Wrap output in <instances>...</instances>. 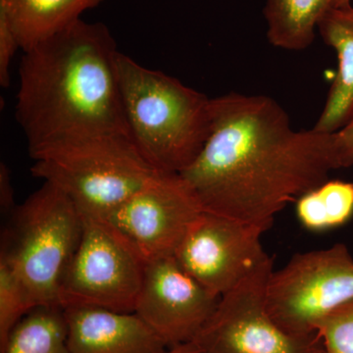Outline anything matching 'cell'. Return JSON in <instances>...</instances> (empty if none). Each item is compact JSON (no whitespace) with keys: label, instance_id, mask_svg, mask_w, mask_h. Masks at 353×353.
Instances as JSON below:
<instances>
[{"label":"cell","instance_id":"obj_6","mask_svg":"<svg viewBox=\"0 0 353 353\" xmlns=\"http://www.w3.org/2000/svg\"><path fill=\"white\" fill-rule=\"evenodd\" d=\"M352 301L353 257L343 243L296 253L267 282L269 313L296 336H314L322 320Z\"/></svg>","mask_w":353,"mask_h":353},{"label":"cell","instance_id":"obj_13","mask_svg":"<svg viewBox=\"0 0 353 353\" xmlns=\"http://www.w3.org/2000/svg\"><path fill=\"white\" fill-rule=\"evenodd\" d=\"M323 41L333 48L338 69L314 129L334 132L353 117V4L328 7L318 21Z\"/></svg>","mask_w":353,"mask_h":353},{"label":"cell","instance_id":"obj_22","mask_svg":"<svg viewBox=\"0 0 353 353\" xmlns=\"http://www.w3.org/2000/svg\"><path fill=\"white\" fill-rule=\"evenodd\" d=\"M339 143H340L341 150L345 154L348 165H353V117L345 127L336 131Z\"/></svg>","mask_w":353,"mask_h":353},{"label":"cell","instance_id":"obj_21","mask_svg":"<svg viewBox=\"0 0 353 353\" xmlns=\"http://www.w3.org/2000/svg\"><path fill=\"white\" fill-rule=\"evenodd\" d=\"M0 203L2 209L6 211L10 210L14 205V192L10 172L4 163L0 165Z\"/></svg>","mask_w":353,"mask_h":353},{"label":"cell","instance_id":"obj_2","mask_svg":"<svg viewBox=\"0 0 353 353\" xmlns=\"http://www.w3.org/2000/svg\"><path fill=\"white\" fill-rule=\"evenodd\" d=\"M118 52L108 26L82 18L24 52L16 119L30 157L94 137H131L121 101Z\"/></svg>","mask_w":353,"mask_h":353},{"label":"cell","instance_id":"obj_24","mask_svg":"<svg viewBox=\"0 0 353 353\" xmlns=\"http://www.w3.org/2000/svg\"><path fill=\"white\" fill-rule=\"evenodd\" d=\"M352 4V0H327V8L328 7H343Z\"/></svg>","mask_w":353,"mask_h":353},{"label":"cell","instance_id":"obj_8","mask_svg":"<svg viewBox=\"0 0 353 353\" xmlns=\"http://www.w3.org/2000/svg\"><path fill=\"white\" fill-rule=\"evenodd\" d=\"M269 257L233 290L192 343L203 353H324L317 334L288 333L269 313L266 287L273 271Z\"/></svg>","mask_w":353,"mask_h":353},{"label":"cell","instance_id":"obj_10","mask_svg":"<svg viewBox=\"0 0 353 353\" xmlns=\"http://www.w3.org/2000/svg\"><path fill=\"white\" fill-rule=\"evenodd\" d=\"M265 232L263 228L203 210L174 256L197 282L221 297L270 257L261 245Z\"/></svg>","mask_w":353,"mask_h":353},{"label":"cell","instance_id":"obj_5","mask_svg":"<svg viewBox=\"0 0 353 353\" xmlns=\"http://www.w3.org/2000/svg\"><path fill=\"white\" fill-rule=\"evenodd\" d=\"M82 233V213L51 183L13 209L0 256L17 274L32 307H60V287Z\"/></svg>","mask_w":353,"mask_h":353},{"label":"cell","instance_id":"obj_4","mask_svg":"<svg viewBox=\"0 0 353 353\" xmlns=\"http://www.w3.org/2000/svg\"><path fill=\"white\" fill-rule=\"evenodd\" d=\"M32 175L51 183L83 215L103 218L161 172L130 136L108 134L32 155Z\"/></svg>","mask_w":353,"mask_h":353},{"label":"cell","instance_id":"obj_3","mask_svg":"<svg viewBox=\"0 0 353 353\" xmlns=\"http://www.w3.org/2000/svg\"><path fill=\"white\" fill-rule=\"evenodd\" d=\"M125 119L139 152L158 171L181 174L205 145L211 99L174 77L116 57Z\"/></svg>","mask_w":353,"mask_h":353},{"label":"cell","instance_id":"obj_12","mask_svg":"<svg viewBox=\"0 0 353 353\" xmlns=\"http://www.w3.org/2000/svg\"><path fill=\"white\" fill-rule=\"evenodd\" d=\"M62 309L71 353H164L169 350L134 312L90 306Z\"/></svg>","mask_w":353,"mask_h":353},{"label":"cell","instance_id":"obj_19","mask_svg":"<svg viewBox=\"0 0 353 353\" xmlns=\"http://www.w3.org/2000/svg\"><path fill=\"white\" fill-rule=\"evenodd\" d=\"M316 334L324 353H353V301L322 320Z\"/></svg>","mask_w":353,"mask_h":353},{"label":"cell","instance_id":"obj_7","mask_svg":"<svg viewBox=\"0 0 353 353\" xmlns=\"http://www.w3.org/2000/svg\"><path fill=\"white\" fill-rule=\"evenodd\" d=\"M82 215V238L62 280L60 307L134 312L145 260L108 223Z\"/></svg>","mask_w":353,"mask_h":353},{"label":"cell","instance_id":"obj_16","mask_svg":"<svg viewBox=\"0 0 353 353\" xmlns=\"http://www.w3.org/2000/svg\"><path fill=\"white\" fill-rule=\"evenodd\" d=\"M297 219L311 232L340 228L353 217V183L328 180L296 201Z\"/></svg>","mask_w":353,"mask_h":353},{"label":"cell","instance_id":"obj_9","mask_svg":"<svg viewBox=\"0 0 353 353\" xmlns=\"http://www.w3.org/2000/svg\"><path fill=\"white\" fill-rule=\"evenodd\" d=\"M202 211L196 194L180 174L161 172L99 219L148 262L174 256Z\"/></svg>","mask_w":353,"mask_h":353},{"label":"cell","instance_id":"obj_14","mask_svg":"<svg viewBox=\"0 0 353 353\" xmlns=\"http://www.w3.org/2000/svg\"><path fill=\"white\" fill-rule=\"evenodd\" d=\"M103 0H0L24 52L57 36Z\"/></svg>","mask_w":353,"mask_h":353},{"label":"cell","instance_id":"obj_20","mask_svg":"<svg viewBox=\"0 0 353 353\" xmlns=\"http://www.w3.org/2000/svg\"><path fill=\"white\" fill-rule=\"evenodd\" d=\"M20 44L17 37L6 16L0 11V85L2 88L9 87L10 64Z\"/></svg>","mask_w":353,"mask_h":353},{"label":"cell","instance_id":"obj_1","mask_svg":"<svg viewBox=\"0 0 353 353\" xmlns=\"http://www.w3.org/2000/svg\"><path fill=\"white\" fill-rule=\"evenodd\" d=\"M348 167L336 132L296 130L275 99L233 92L211 99L205 145L180 175L203 210L267 231L288 204Z\"/></svg>","mask_w":353,"mask_h":353},{"label":"cell","instance_id":"obj_18","mask_svg":"<svg viewBox=\"0 0 353 353\" xmlns=\"http://www.w3.org/2000/svg\"><path fill=\"white\" fill-rule=\"evenodd\" d=\"M32 309L24 285L10 264L0 256V352L16 325Z\"/></svg>","mask_w":353,"mask_h":353},{"label":"cell","instance_id":"obj_23","mask_svg":"<svg viewBox=\"0 0 353 353\" xmlns=\"http://www.w3.org/2000/svg\"><path fill=\"white\" fill-rule=\"evenodd\" d=\"M164 353H203L201 348L197 347L196 343H189L185 345H178V347L169 348Z\"/></svg>","mask_w":353,"mask_h":353},{"label":"cell","instance_id":"obj_17","mask_svg":"<svg viewBox=\"0 0 353 353\" xmlns=\"http://www.w3.org/2000/svg\"><path fill=\"white\" fill-rule=\"evenodd\" d=\"M0 353H71L63 309L58 306L32 309L16 325Z\"/></svg>","mask_w":353,"mask_h":353},{"label":"cell","instance_id":"obj_15","mask_svg":"<svg viewBox=\"0 0 353 353\" xmlns=\"http://www.w3.org/2000/svg\"><path fill=\"white\" fill-rule=\"evenodd\" d=\"M327 0H265L267 38L275 48L301 51L314 41Z\"/></svg>","mask_w":353,"mask_h":353},{"label":"cell","instance_id":"obj_11","mask_svg":"<svg viewBox=\"0 0 353 353\" xmlns=\"http://www.w3.org/2000/svg\"><path fill=\"white\" fill-rule=\"evenodd\" d=\"M221 297L203 287L175 256L146 262L134 313L168 348L192 343Z\"/></svg>","mask_w":353,"mask_h":353}]
</instances>
